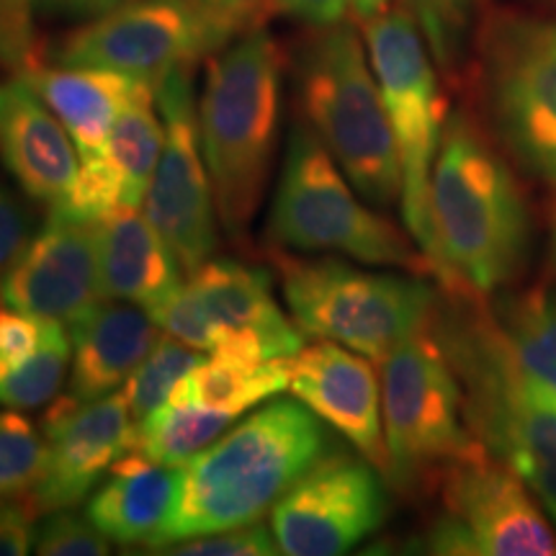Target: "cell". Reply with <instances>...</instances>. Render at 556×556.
Listing matches in <instances>:
<instances>
[{
    "label": "cell",
    "instance_id": "cell-1",
    "mask_svg": "<svg viewBox=\"0 0 556 556\" xmlns=\"http://www.w3.org/2000/svg\"><path fill=\"white\" fill-rule=\"evenodd\" d=\"M430 214L451 296L503 294L526 274L533 214L516 165L479 116L448 114L430 176Z\"/></svg>",
    "mask_w": 556,
    "mask_h": 556
},
{
    "label": "cell",
    "instance_id": "cell-2",
    "mask_svg": "<svg viewBox=\"0 0 556 556\" xmlns=\"http://www.w3.org/2000/svg\"><path fill=\"white\" fill-rule=\"evenodd\" d=\"M330 451L332 433L304 402H270L180 467L176 503L144 552L255 523Z\"/></svg>",
    "mask_w": 556,
    "mask_h": 556
},
{
    "label": "cell",
    "instance_id": "cell-3",
    "mask_svg": "<svg viewBox=\"0 0 556 556\" xmlns=\"http://www.w3.org/2000/svg\"><path fill=\"white\" fill-rule=\"evenodd\" d=\"M484 302L443 291L428 330L454 368L471 433L531 486L556 526V402L523 377Z\"/></svg>",
    "mask_w": 556,
    "mask_h": 556
},
{
    "label": "cell",
    "instance_id": "cell-4",
    "mask_svg": "<svg viewBox=\"0 0 556 556\" xmlns=\"http://www.w3.org/2000/svg\"><path fill=\"white\" fill-rule=\"evenodd\" d=\"M283 54L270 31L253 29L208 60L197 103L199 139L219 225L245 240L274 173L281 131Z\"/></svg>",
    "mask_w": 556,
    "mask_h": 556
},
{
    "label": "cell",
    "instance_id": "cell-5",
    "mask_svg": "<svg viewBox=\"0 0 556 556\" xmlns=\"http://www.w3.org/2000/svg\"><path fill=\"white\" fill-rule=\"evenodd\" d=\"M296 99L340 170L368 204L402 197V170L368 50L351 24L312 29L294 58Z\"/></svg>",
    "mask_w": 556,
    "mask_h": 556
},
{
    "label": "cell",
    "instance_id": "cell-6",
    "mask_svg": "<svg viewBox=\"0 0 556 556\" xmlns=\"http://www.w3.org/2000/svg\"><path fill=\"white\" fill-rule=\"evenodd\" d=\"M266 240L289 253L345 255L366 266L433 278L413 235L366 204L304 119L289 131Z\"/></svg>",
    "mask_w": 556,
    "mask_h": 556
},
{
    "label": "cell",
    "instance_id": "cell-7",
    "mask_svg": "<svg viewBox=\"0 0 556 556\" xmlns=\"http://www.w3.org/2000/svg\"><path fill=\"white\" fill-rule=\"evenodd\" d=\"M479 122L518 173L556 199V21L497 11L477 31Z\"/></svg>",
    "mask_w": 556,
    "mask_h": 556
},
{
    "label": "cell",
    "instance_id": "cell-8",
    "mask_svg": "<svg viewBox=\"0 0 556 556\" xmlns=\"http://www.w3.org/2000/svg\"><path fill=\"white\" fill-rule=\"evenodd\" d=\"M283 302L307 338L332 340L381 364L402 340L430 328L438 294L426 276L366 270L338 255L302 258L270 248Z\"/></svg>",
    "mask_w": 556,
    "mask_h": 556
},
{
    "label": "cell",
    "instance_id": "cell-9",
    "mask_svg": "<svg viewBox=\"0 0 556 556\" xmlns=\"http://www.w3.org/2000/svg\"><path fill=\"white\" fill-rule=\"evenodd\" d=\"M366 50L394 131L402 170V217L407 232L428 255L433 278L451 291V276L438 248L430 214V176L448 119V101L438 83V65L420 26L402 0L364 24Z\"/></svg>",
    "mask_w": 556,
    "mask_h": 556
},
{
    "label": "cell",
    "instance_id": "cell-10",
    "mask_svg": "<svg viewBox=\"0 0 556 556\" xmlns=\"http://www.w3.org/2000/svg\"><path fill=\"white\" fill-rule=\"evenodd\" d=\"M387 482L420 492L482 448L471 433L458 379L430 330L402 340L381 361Z\"/></svg>",
    "mask_w": 556,
    "mask_h": 556
},
{
    "label": "cell",
    "instance_id": "cell-11",
    "mask_svg": "<svg viewBox=\"0 0 556 556\" xmlns=\"http://www.w3.org/2000/svg\"><path fill=\"white\" fill-rule=\"evenodd\" d=\"M148 315L168 336L206 353L289 358L304 332L276 304L266 270L235 258H208Z\"/></svg>",
    "mask_w": 556,
    "mask_h": 556
},
{
    "label": "cell",
    "instance_id": "cell-12",
    "mask_svg": "<svg viewBox=\"0 0 556 556\" xmlns=\"http://www.w3.org/2000/svg\"><path fill=\"white\" fill-rule=\"evenodd\" d=\"M443 510L426 546L446 556H556V526L533 490L484 446L438 482Z\"/></svg>",
    "mask_w": 556,
    "mask_h": 556
},
{
    "label": "cell",
    "instance_id": "cell-13",
    "mask_svg": "<svg viewBox=\"0 0 556 556\" xmlns=\"http://www.w3.org/2000/svg\"><path fill=\"white\" fill-rule=\"evenodd\" d=\"M193 67H178L155 83V101L165 124V142L152 173L144 217L191 276L217 250V204L199 139Z\"/></svg>",
    "mask_w": 556,
    "mask_h": 556
},
{
    "label": "cell",
    "instance_id": "cell-14",
    "mask_svg": "<svg viewBox=\"0 0 556 556\" xmlns=\"http://www.w3.org/2000/svg\"><path fill=\"white\" fill-rule=\"evenodd\" d=\"M219 50V37L193 0H129L106 16L86 21L41 58L111 70L155 86L173 70L193 67Z\"/></svg>",
    "mask_w": 556,
    "mask_h": 556
},
{
    "label": "cell",
    "instance_id": "cell-15",
    "mask_svg": "<svg viewBox=\"0 0 556 556\" xmlns=\"http://www.w3.org/2000/svg\"><path fill=\"white\" fill-rule=\"evenodd\" d=\"M384 475L364 456L330 451L270 510L287 556H338L377 533L387 518Z\"/></svg>",
    "mask_w": 556,
    "mask_h": 556
},
{
    "label": "cell",
    "instance_id": "cell-16",
    "mask_svg": "<svg viewBox=\"0 0 556 556\" xmlns=\"http://www.w3.org/2000/svg\"><path fill=\"white\" fill-rule=\"evenodd\" d=\"M47 451L39 479L26 495L37 516L75 507L106 477L124 454L135 446V420L124 394L75 402H50L41 417Z\"/></svg>",
    "mask_w": 556,
    "mask_h": 556
},
{
    "label": "cell",
    "instance_id": "cell-17",
    "mask_svg": "<svg viewBox=\"0 0 556 556\" xmlns=\"http://www.w3.org/2000/svg\"><path fill=\"white\" fill-rule=\"evenodd\" d=\"M103 302L99 225L50 212L0 287V304L70 328Z\"/></svg>",
    "mask_w": 556,
    "mask_h": 556
},
{
    "label": "cell",
    "instance_id": "cell-18",
    "mask_svg": "<svg viewBox=\"0 0 556 556\" xmlns=\"http://www.w3.org/2000/svg\"><path fill=\"white\" fill-rule=\"evenodd\" d=\"M289 392L338 430L387 479L381 379L371 358L332 340L302 345L296 356H291Z\"/></svg>",
    "mask_w": 556,
    "mask_h": 556
},
{
    "label": "cell",
    "instance_id": "cell-19",
    "mask_svg": "<svg viewBox=\"0 0 556 556\" xmlns=\"http://www.w3.org/2000/svg\"><path fill=\"white\" fill-rule=\"evenodd\" d=\"M73 137L21 75L0 83V163L31 201L47 208L78 176Z\"/></svg>",
    "mask_w": 556,
    "mask_h": 556
},
{
    "label": "cell",
    "instance_id": "cell-20",
    "mask_svg": "<svg viewBox=\"0 0 556 556\" xmlns=\"http://www.w3.org/2000/svg\"><path fill=\"white\" fill-rule=\"evenodd\" d=\"M67 330L73 364L65 397L75 402L101 400L119 389L160 340L148 309L116 299H103Z\"/></svg>",
    "mask_w": 556,
    "mask_h": 556
},
{
    "label": "cell",
    "instance_id": "cell-21",
    "mask_svg": "<svg viewBox=\"0 0 556 556\" xmlns=\"http://www.w3.org/2000/svg\"><path fill=\"white\" fill-rule=\"evenodd\" d=\"M16 75L37 90L39 99L62 122L78 148L80 163L101 155L116 114L142 83L111 70L73 67L58 62L50 65L45 58L31 60Z\"/></svg>",
    "mask_w": 556,
    "mask_h": 556
},
{
    "label": "cell",
    "instance_id": "cell-22",
    "mask_svg": "<svg viewBox=\"0 0 556 556\" xmlns=\"http://www.w3.org/2000/svg\"><path fill=\"white\" fill-rule=\"evenodd\" d=\"M180 469L129 451L106 471L86 505V518L119 546H148L178 495Z\"/></svg>",
    "mask_w": 556,
    "mask_h": 556
},
{
    "label": "cell",
    "instance_id": "cell-23",
    "mask_svg": "<svg viewBox=\"0 0 556 556\" xmlns=\"http://www.w3.org/2000/svg\"><path fill=\"white\" fill-rule=\"evenodd\" d=\"M103 299L150 309L184 281L176 255L137 208H119L99 222Z\"/></svg>",
    "mask_w": 556,
    "mask_h": 556
},
{
    "label": "cell",
    "instance_id": "cell-24",
    "mask_svg": "<svg viewBox=\"0 0 556 556\" xmlns=\"http://www.w3.org/2000/svg\"><path fill=\"white\" fill-rule=\"evenodd\" d=\"M289 377L291 356L248 358L212 353L178 381L168 402L240 417L245 409L289 389Z\"/></svg>",
    "mask_w": 556,
    "mask_h": 556
},
{
    "label": "cell",
    "instance_id": "cell-25",
    "mask_svg": "<svg viewBox=\"0 0 556 556\" xmlns=\"http://www.w3.org/2000/svg\"><path fill=\"white\" fill-rule=\"evenodd\" d=\"M157 111L155 86L142 80L116 114L106 148L96 157L114 178L124 208L144 204L152 173L157 168L165 142V124Z\"/></svg>",
    "mask_w": 556,
    "mask_h": 556
},
{
    "label": "cell",
    "instance_id": "cell-26",
    "mask_svg": "<svg viewBox=\"0 0 556 556\" xmlns=\"http://www.w3.org/2000/svg\"><path fill=\"white\" fill-rule=\"evenodd\" d=\"M490 312L523 377L556 402V287L497 294Z\"/></svg>",
    "mask_w": 556,
    "mask_h": 556
},
{
    "label": "cell",
    "instance_id": "cell-27",
    "mask_svg": "<svg viewBox=\"0 0 556 556\" xmlns=\"http://www.w3.org/2000/svg\"><path fill=\"white\" fill-rule=\"evenodd\" d=\"M235 420L238 417L217 409L165 402L137 428L131 451L180 469L225 435Z\"/></svg>",
    "mask_w": 556,
    "mask_h": 556
},
{
    "label": "cell",
    "instance_id": "cell-28",
    "mask_svg": "<svg viewBox=\"0 0 556 556\" xmlns=\"http://www.w3.org/2000/svg\"><path fill=\"white\" fill-rule=\"evenodd\" d=\"M73 364V340L65 325L47 319L45 340L29 358L0 379V405L11 409H39L58 397Z\"/></svg>",
    "mask_w": 556,
    "mask_h": 556
},
{
    "label": "cell",
    "instance_id": "cell-29",
    "mask_svg": "<svg viewBox=\"0 0 556 556\" xmlns=\"http://www.w3.org/2000/svg\"><path fill=\"white\" fill-rule=\"evenodd\" d=\"M201 361H204V356H201L199 348L186 345L184 340L173 338L168 332L160 336L155 348L148 353V358L135 368V374L124 381L122 389L135 428L142 426L157 407H163L170 400L178 381L191 368H197Z\"/></svg>",
    "mask_w": 556,
    "mask_h": 556
},
{
    "label": "cell",
    "instance_id": "cell-30",
    "mask_svg": "<svg viewBox=\"0 0 556 556\" xmlns=\"http://www.w3.org/2000/svg\"><path fill=\"white\" fill-rule=\"evenodd\" d=\"M405 3L428 41L438 70L446 78H456L467 58L482 0H405Z\"/></svg>",
    "mask_w": 556,
    "mask_h": 556
},
{
    "label": "cell",
    "instance_id": "cell-31",
    "mask_svg": "<svg viewBox=\"0 0 556 556\" xmlns=\"http://www.w3.org/2000/svg\"><path fill=\"white\" fill-rule=\"evenodd\" d=\"M47 441L24 409L0 413V500L26 497L45 467Z\"/></svg>",
    "mask_w": 556,
    "mask_h": 556
},
{
    "label": "cell",
    "instance_id": "cell-32",
    "mask_svg": "<svg viewBox=\"0 0 556 556\" xmlns=\"http://www.w3.org/2000/svg\"><path fill=\"white\" fill-rule=\"evenodd\" d=\"M34 552L41 556H109L111 541L88 518L65 507L47 513L34 528Z\"/></svg>",
    "mask_w": 556,
    "mask_h": 556
},
{
    "label": "cell",
    "instance_id": "cell-33",
    "mask_svg": "<svg viewBox=\"0 0 556 556\" xmlns=\"http://www.w3.org/2000/svg\"><path fill=\"white\" fill-rule=\"evenodd\" d=\"M157 554L173 556H274L281 554L276 544L274 531L263 526L261 520L248 526L227 528V531L204 533V536H193L178 544L160 548Z\"/></svg>",
    "mask_w": 556,
    "mask_h": 556
},
{
    "label": "cell",
    "instance_id": "cell-34",
    "mask_svg": "<svg viewBox=\"0 0 556 556\" xmlns=\"http://www.w3.org/2000/svg\"><path fill=\"white\" fill-rule=\"evenodd\" d=\"M204 13L222 47L242 34L261 29L263 21L276 11V0H193Z\"/></svg>",
    "mask_w": 556,
    "mask_h": 556
},
{
    "label": "cell",
    "instance_id": "cell-35",
    "mask_svg": "<svg viewBox=\"0 0 556 556\" xmlns=\"http://www.w3.org/2000/svg\"><path fill=\"white\" fill-rule=\"evenodd\" d=\"M45 330L47 319L0 304V379L37 351L45 340Z\"/></svg>",
    "mask_w": 556,
    "mask_h": 556
},
{
    "label": "cell",
    "instance_id": "cell-36",
    "mask_svg": "<svg viewBox=\"0 0 556 556\" xmlns=\"http://www.w3.org/2000/svg\"><path fill=\"white\" fill-rule=\"evenodd\" d=\"M34 0H0V60L21 67L41 58L31 31Z\"/></svg>",
    "mask_w": 556,
    "mask_h": 556
},
{
    "label": "cell",
    "instance_id": "cell-37",
    "mask_svg": "<svg viewBox=\"0 0 556 556\" xmlns=\"http://www.w3.org/2000/svg\"><path fill=\"white\" fill-rule=\"evenodd\" d=\"M34 222L31 212L26 208L16 193L0 180V287H3L5 276L16 266L26 245L34 238Z\"/></svg>",
    "mask_w": 556,
    "mask_h": 556
},
{
    "label": "cell",
    "instance_id": "cell-38",
    "mask_svg": "<svg viewBox=\"0 0 556 556\" xmlns=\"http://www.w3.org/2000/svg\"><path fill=\"white\" fill-rule=\"evenodd\" d=\"M37 518L26 497L0 500V556H24L31 552Z\"/></svg>",
    "mask_w": 556,
    "mask_h": 556
},
{
    "label": "cell",
    "instance_id": "cell-39",
    "mask_svg": "<svg viewBox=\"0 0 556 556\" xmlns=\"http://www.w3.org/2000/svg\"><path fill=\"white\" fill-rule=\"evenodd\" d=\"M276 11L309 29H323L343 24L351 11V0H276Z\"/></svg>",
    "mask_w": 556,
    "mask_h": 556
},
{
    "label": "cell",
    "instance_id": "cell-40",
    "mask_svg": "<svg viewBox=\"0 0 556 556\" xmlns=\"http://www.w3.org/2000/svg\"><path fill=\"white\" fill-rule=\"evenodd\" d=\"M124 3H129V0H34V13L50 21L86 24V21L101 18L111 11L122 9Z\"/></svg>",
    "mask_w": 556,
    "mask_h": 556
},
{
    "label": "cell",
    "instance_id": "cell-41",
    "mask_svg": "<svg viewBox=\"0 0 556 556\" xmlns=\"http://www.w3.org/2000/svg\"><path fill=\"white\" fill-rule=\"evenodd\" d=\"M392 0H351V13L358 24H368L371 18H377L384 13Z\"/></svg>",
    "mask_w": 556,
    "mask_h": 556
},
{
    "label": "cell",
    "instance_id": "cell-42",
    "mask_svg": "<svg viewBox=\"0 0 556 556\" xmlns=\"http://www.w3.org/2000/svg\"><path fill=\"white\" fill-rule=\"evenodd\" d=\"M546 276H548V278H556V219H554V227H552V238H548Z\"/></svg>",
    "mask_w": 556,
    "mask_h": 556
}]
</instances>
